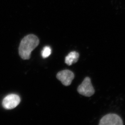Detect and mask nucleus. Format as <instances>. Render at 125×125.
Here are the masks:
<instances>
[{
  "label": "nucleus",
  "instance_id": "nucleus-1",
  "mask_svg": "<svg viewBox=\"0 0 125 125\" xmlns=\"http://www.w3.org/2000/svg\"><path fill=\"white\" fill-rule=\"evenodd\" d=\"M39 41L36 36L28 34L20 42L19 47V54L24 60L31 58V53L39 45Z\"/></svg>",
  "mask_w": 125,
  "mask_h": 125
},
{
  "label": "nucleus",
  "instance_id": "nucleus-2",
  "mask_svg": "<svg viewBox=\"0 0 125 125\" xmlns=\"http://www.w3.org/2000/svg\"><path fill=\"white\" fill-rule=\"evenodd\" d=\"M77 91L80 94L86 97H90L94 94L95 91L91 84V79L88 77L85 78L78 87Z\"/></svg>",
  "mask_w": 125,
  "mask_h": 125
},
{
  "label": "nucleus",
  "instance_id": "nucleus-3",
  "mask_svg": "<svg viewBox=\"0 0 125 125\" xmlns=\"http://www.w3.org/2000/svg\"><path fill=\"white\" fill-rule=\"evenodd\" d=\"M100 125H123V120L117 115L110 113L104 116L100 119Z\"/></svg>",
  "mask_w": 125,
  "mask_h": 125
},
{
  "label": "nucleus",
  "instance_id": "nucleus-4",
  "mask_svg": "<svg viewBox=\"0 0 125 125\" xmlns=\"http://www.w3.org/2000/svg\"><path fill=\"white\" fill-rule=\"evenodd\" d=\"M20 97L18 95L11 94L4 98L2 102V106L6 109H12L20 104Z\"/></svg>",
  "mask_w": 125,
  "mask_h": 125
},
{
  "label": "nucleus",
  "instance_id": "nucleus-5",
  "mask_svg": "<svg viewBox=\"0 0 125 125\" xmlns=\"http://www.w3.org/2000/svg\"><path fill=\"white\" fill-rule=\"evenodd\" d=\"M57 78L65 86L70 85L75 78L73 72L68 70L61 71L57 74Z\"/></svg>",
  "mask_w": 125,
  "mask_h": 125
},
{
  "label": "nucleus",
  "instance_id": "nucleus-6",
  "mask_svg": "<svg viewBox=\"0 0 125 125\" xmlns=\"http://www.w3.org/2000/svg\"><path fill=\"white\" fill-rule=\"evenodd\" d=\"M79 57L78 53L75 51L70 52L65 58V63L69 66H71L73 63L78 61Z\"/></svg>",
  "mask_w": 125,
  "mask_h": 125
},
{
  "label": "nucleus",
  "instance_id": "nucleus-7",
  "mask_svg": "<svg viewBox=\"0 0 125 125\" xmlns=\"http://www.w3.org/2000/svg\"><path fill=\"white\" fill-rule=\"evenodd\" d=\"M51 53V49L49 46H46L44 47L41 52V56L44 58L49 57Z\"/></svg>",
  "mask_w": 125,
  "mask_h": 125
}]
</instances>
